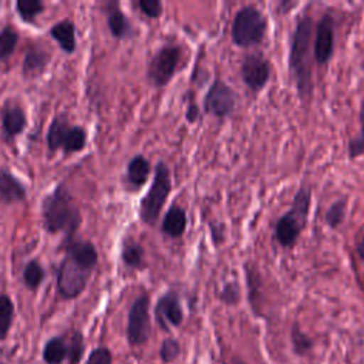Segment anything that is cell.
I'll use <instances>...</instances> for the list:
<instances>
[{"label":"cell","mask_w":364,"mask_h":364,"mask_svg":"<svg viewBox=\"0 0 364 364\" xmlns=\"http://www.w3.org/2000/svg\"><path fill=\"white\" fill-rule=\"evenodd\" d=\"M64 257L57 267V293L65 299H77L85 290L88 280L97 267L98 252L92 242L70 239L64 240Z\"/></svg>","instance_id":"obj_1"},{"label":"cell","mask_w":364,"mask_h":364,"mask_svg":"<svg viewBox=\"0 0 364 364\" xmlns=\"http://www.w3.org/2000/svg\"><path fill=\"white\" fill-rule=\"evenodd\" d=\"M311 41H313V18L307 14L297 18L290 40L289 73L303 101H310L313 94L311 78Z\"/></svg>","instance_id":"obj_2"},{"label":"cell","mask_w":364,"mask_h":364,"mask_svg":"<svg viewBox=\"0 0 364 364\" xmlns=\"http://www.w3.org/2000/svg\"><path fill=\"white\" fill-rule=\"evenodd\" d=\"M41 218L43 226L48 233H64L65 240L74 239L82 222L81 210L64 183L57 185L43 199Z\"/></svg>","instance_id":"obj_3"},{"label":"cell","mask_w":364,"mask_h":364,"mask_svg":"<svg viewBox=\"0 0 364 364\" xmlns=\"http://www.w3.org/2000/svg\"><path fill=\"white\" fill-rule=\"evenodd\" d=\"M311 202V191L301 185L286 213L274 225V239L282 247H293L303 232Z\"/></svg>","instance_id":"obj_4"},{"label":"cell","mask_w":364,"mask_h":364,"mask_svg":"<svg viewBox=\"0 0 364 364\" xmlns=\"http://www.w3.org/2000/svg\"><path fill=\"white\" fill-rule=\"evenodd\" d=\"M171 189L172 181L169 168L164 161H159L154 169L152 183L139 203V218L144 223L154 226L158 222Z\"/></svg>","instance_id":"obj_5"},{"label":"cell","mask_w":364,"mask_h":364,"mask_svg":"<svg viewBox=\"0 0 364 364\" xmlns=\"http://www.w3.org/2000/svg\"><path fill=\"white\" fill-rule=\"evenodd\" d=\"M47 148L54 151H63L65 155L80 152L87 145V131L81 125L71 124L67 114H57L46 134Z\"/></svg>","instance_id":"obj_6"},{"label":"cell","mask_w":364,"mask_h":364,"mask_svg":"<svg viewBox=\"0 0 364 364\" xmlns=\"http://www.w3.org/2000/svg\"><path fill=\"white\" fill-rule=\"evenodd\" d=\"M267 30L264 14L255 6L239 9L232 21V40L239 47H252L262 43Z\"/></svg>","instance_id":"obj_7"},{"label":"cell","mask_w":364,"mask_h":364,"mask_svg":"<svg viewBox=\"0 0 364 364\" xmlns=\"http://www.w3.org/2000/svg\"><path fill=\"white\" fill-rule=\"evenodd\" d=\"M181 57H182V51L178 46L161 47L151 57L148 63V67H146L148 81L156 88L165 87L175 75Z\"/></svg>","instance_id":"obj_8"},{"label":"cell","mask_w":364,"mask_h":364,"mask_svg":"<svg viewBox=\"0 0 364 364\" xmlns=\"http://www.w3.org/2000/svg\"><path fill=\"white\" fill-rule=\"evenodd\" d=\"M151 300L146 293L139 294L128 310L127 340L132 347L144 346L151 336Z\"/></svg>","instance_id":"obj_9"},{"label":"cell","mask_w":364,"mask_h":364,"mask_svg":"<svg viewBox=\"0 0 364 364\" xmlns=\"http://www.w3.org/2000/svg\"><path fill=\"white\" fill-rule=\"evenodd\" d=\"M236 107L235 91L222 80H215L203 98V108L208 114L223 119L229 117Z\"/></svg>","instance_id":"obj_10"},{"label":"cell","mask_w":364,"mask_h":364,"mask_svg":"<svg viewBox=\"0 0 364 364\" xmlns=\"http://www.w3.org/2000/svg\"><path fill=\"white\" fill-rule=\"evenodd\" d=\"M270 74V63L263 57V54L252 53L245 55L240 67V75L249 90L259 92L269 82Z\"/></svg>","instance_id":"obj_11"},{"label":"cell","mask_w":364,"mask_h":364,"mask_svg":"<svg viewBox=\"0 0 364 364\" xmlns=\"http://www.w3.org/2000/svg\"><path fill=\"white\" fill-rule=\"evenodd\" d=\"M154 313L156 323L165 331H168L169 327H179L183 321V309L179 296L172 290L158 299Z\"/></svg>","instance_id":"obj_12"},{"label":"cell","mask_w":364,"mask_h":364,"mask_svg":"<svg viewBox=\"0 0 364 364\" xmlns=\"http://www.w3.org/2000/svg\"><path fill=\"white\" fill-rule=\"evenodd\" d=\"M313 46L316 63L321 65L327 64L334 51V26L333 17L330 14H324L318 21Z\"/></svg>","instance_id":"obj_13"},{"label":"cell","mask_w":364,"mask_h":364,"mask_svg":"<svg viewBox=\"0 0 364 364\" xmlns=\"http://www.w3.org/2000/svg\"><path fill=\"white\" fill-rule=\"evenodd\" d=\"M1 135L4 139H14L27 127V114L23 107L13 101H6L0 109Z\"/></svg>","instance_id":"obj_14"},{"label":"cell","mask_w":364,"mask_h":364,"mask_svg":"<svg viewBox=\"0 0 364 364\" xmlns=\"http://www.w3.org/2000/svg\"><path fill=\"white\" fill-rule=\"evenodd\" d=\"M51 61V54L41 46L30 44L24 53L21 73L26 78L40 77L48 67Z\"/></svg>","instance_id":"obj_15"},{"label":"cell","mask_w":364,"mask_h":364,"mask_svg":"<svg viewBox=\"0 0 364 364\" xmlns=\"http://www.w3.org/2000/svg\"><path fill=\"white\" fill-rule=\"evenodd\" d=\"M104 11L107 14V26L109 33L117 40L129 38L134 33L129 18L124 14L118 1H108L104 4Z\"/></svg>","instance_id":"obj_16"},{"label":"cell","mask_w":364,"mask_h":364,"mask_svg":"<svg viewBox=\"0 0 364 364\" xmlns=\"http://www.w3.org/2000/svg\"><path fill=\"white\" fill-rule=\"evenodd\" d=\"M27 189L23 182L7 168H0V202L11 205L23 202Z\"/></svg>","instance_id":"obj_17"},{"label":"cell","mask_w":364,"mask_h":364,"mask_svg":"<svg viewBox=\"0 0 364 364\" xmlns=\"http://www.w3.org/2000/svg\"><path fill=\"white\" fill-rule=\"evenodd\" d=\"M50 36L53 40L57 41L60 48L67 53L73 54L77 48V41H75V24L71 18H64L58 23H55L50 28Z\"/></svg>","instance_id":"obj_18"},{"label":"cell","mask_w":364,"mask_h":364,"mask_svg":"<svg viewBox=\"0 0 364 364\" xmlns=\"http://www.w3.org/2000/svg\"><path fill=\"white\" fill-rule=\"evenodd\" d=\"M151 173V164L144 155H135L127 165L125 182L131 189H139L144 186Z\"/></svg>","instance_id":"obj_19"},{"label":"cell","mask_w":364,"mask_h":364,"mask_svg":"<svg viewBox=\"0 0 364 364\" xmlns=\"http://www.w3.org/2000/svg\"><path fill=\"white\" fill-rule=\"evenodd\" d=\"M186 223H188L186 212L181 206L172 205L166 210V213L162 219L161 230H162L164 235H166L172 239H176V237H181L185 233Z\"/></svg>","instance_id":"obj_20"},{"label":"cell","mask_w":364,"mask_h":364,"mask_svg":"<svg viewBox=\"0 0 364 364\" xmlns=\"http://www.w3.org/2000/svg\"><path fill=\"white\" fill-rule=\"evenodd\" d=\"M121 260L122 263L134 270L145 267V250L132 237H124L121 246Z\"/></svg>","instance_id":"obj_21"},{"label":"cell","mask_w":364,"mask_h":364,"mask_svg":"<svg viewBox=\"0 0 364 364\" xmlns=\"http://www.w3.org/2000/svg\"><path fill=\"white\" fill-rule=\"evenodd\" d=\"M67 337L54 336L46 341L43 347V361L46 364H63L67 360Z\"/></svg>","instance_id":"obj_22"},{"label":"cell","mask_w":364,"mask_h":364,"mask_svg":"<svg viewBox=\"0 0 364 364\" xmlns=\"http://www.w3.org/2000/svg\"><path fill=\"white\" fill-rule=\"evenodd\" d=\"M44 277L46 270L37 259H31L26 263L23 269V283L28 290L36 291L41 286Z\"/></svg>","instance_id":"obj_23"},{"label":"cell","mask_w":364,"mask_h":364,"mask_svg":"<svg viewBox=\"0 0 364 364\" xmlns=\"http://www.w3.org/2000/svg\"><path fill=\"white\" fill-rule=\"evenodd\" d=\"M14 303L9 294L0 293V340L9 336V331L14 321Z\"/></svg>","instance_id":"obj_24"},{"label":"cell","mask_w":364,"mask_h":364,"mask_svg":"<svg viewBox=\"0 0 364 364\" xmlns=\"http://www.w3.org/2000/svg\"><path fill=\"white\" fill-rule=\"evenodd\" d=\"M14 6L20 18L28 24H34L37 17L43 14L46 9V4L40 0H17Z\"/></svg>","instance_id":"obj_25"},{"label":"cell","mask_w":364,"mask_h":364,"mask_svg":"<svg viewBox=\"0 0 364 364\" xmlns=\"http://www.w3.org/2000/svg\"><path fill=\"white\" fill-rule=\"evenodd\" d=\"M18 38V31L10 24L4 26L0 30V61H4L11 57L17 47Z\"/></svg>","instance_id":"obj_26"},{"label":"cell","mask_w":364,"mask_h":364,"mask_svg":"<svg viewBox=\"0 0 364 364\" xmlns=\"http://www.w3.org/2000/svg\"><path fill=\"white\" fill-rule=\"evenodd\" d=\"M290 343H291V348L294 351V354L303 357L307 355L311 350H313V338L306 334L297 323H294L291 326L290 330Z\"/></svg>","instance_id":"obj_27"},{"label":"cell","mask_w":364,"mask_h":364,"mask_svg":"<svg viewBox=\"0 0 364 364\" xmlns=\"http://www.w3.org/2000/svg\"><path fill=\"white\" fill-rule=\"evenodd\" d=\"M67 336H68L67 337V347H68L67 360L70 364H78L85 351L84 336L80 330H73Z\"/></svg>","instance_id":"obj_28"},{"label":"cell","mask_w":364,"mask_h":364,"mask_svg":"<svg viewBox=\"0 0 364 364\" xmlns=\"http://www.w3.org/2000/svg\"><path fill=\"white\" fill-rule=\"evenodd\" d=\"M358 121H360V132L354 138L348 141V156L351 159L358 158L364 155V98L360 104V111H358Z\"/></svg>","instance_id":"obj_29"},{"label":"cell","mask_w":364,"mask_h":364,"mask_svg":"<svg viewBox=\"0 0 364 364\" xmlns=\"http://www.w3.org/2000/svg\"><path fill=\"white\" fill-rule=\"evenodd\" d=\"M346 209H347V205H346V200L344 199H338L336 202L331 203V206L327 209L326 212V223L331 228V229H337L343 222H344V218H346Z\"/></svg>","instance_id":"obj_30"},{"label":"cell","mask_w":364,"mask_h":364,"mask_svg":"<svg viewBox=\"0 0 364 364\" xmlns=\"http://www.w3.org/2000/svg\"><path fill=\"white\" fill-rule=\"evenodd\" d=\"M179 354H181V346L175 338L168 337L162 341L159 348V357L165 364L173 363L179 357Z\"/></svg>","instance_id":"obj_31"},{"label":"cell","mask_w":364,"mask_h":364,"mask_svg":"<svg viewBox=\"0 0 364 364\" xmlns=\"http://www.w3.org/2000/svg\"><path fill=\"white\" fill-rule=\"evenodd\" d=\"M84 364H112V353L105 346H98L88 354Z\"/></svg>","instance_id":"obj_32"},{"label":"cell","mask_w":364,"mask_h":364,"mask_svg":"<svg viewBox=\"0 0 364 364\" xmlns=\"http://www.w3.org/2000/svg\"><path fill=\"white\" fill-rule=\"evenodd\" d=\"M138 7L149 18H158L164 13V6L159 0H139Z\"/></svg>","instance_id":"obj_33"},{"label":"cell","mask_w":364,"mask_h":364,"mask_svg":"<svg viewBox=\"0 0 364 364\" xmlns=\"http://www.w3.org/2000/svg\"><path fill=\"white\" fill-rule=\"evenodd\" d=\"M239 299H240V290H239L237 283H236V282H228V283L222 287L220 300H222L225 304L233 306V304H237Z\"/></svg>","instance_id":"obj_34"},{"label":"cell","mask_w":364,"mask_h":364,"mask_svg":"<svg viewBox=\"0 0 364 364\" xmlns=\"http://www.w3.org/2000/svg\"><path fill=\"white\" fill-rule=\"evenodd\" d=\"M198 118H199V108L196 104L191 102L186 109V119L189 122H195V121H198Z\"/></svg>","instance_id":"obj_35"},{"label":"cell","mask_w":364,"mask_h":364,"mask_svg":"<svg viewBox=\"0 0 364 364\" xmlns=\"http://www.w3.org/2000/svg\"><path fill=\"white\" fill-rule=\"evenodd\" d=\"M355 252H357L358 257H360L361 260H364V235L360 237V240H358V243H357V247H355Z\"/></svg>","instance_id":"obj_36"},{"label":"cell","mask_w":364,"mask_h":364,"mask_svg":"<svg viewBox=\"0 0 364 364\" xmlns=\"http://www.w3.org/2000/svg\"><path fill=\"white\" fill-rule=\"evenodd\" d=\"M228 364H247V363H245V361H242L239 358H230Z\"/></svg>","instance_id":"obj_37"}]
</instances>
